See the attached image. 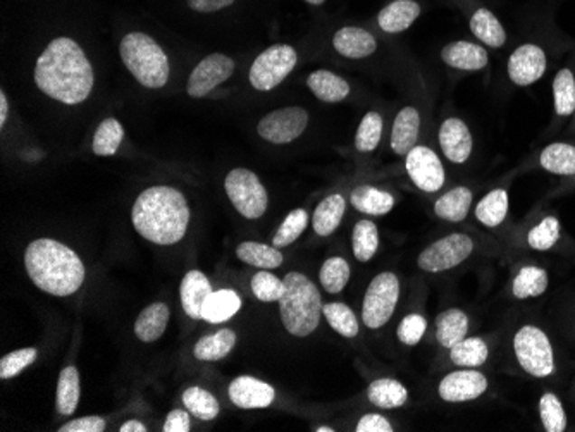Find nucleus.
Masks as SVG:
<instances>
[{"label":"nucleus","mask_w":575,"mask_h":432,"mask_svg":"<svg viewBox=\"0 0 575 432\" xmlns=\"http://www.w3.org/2000/svg\"><path fill=\"white\" fill-rule=\"evenodd\" d=\"M234 72V61L224 54L203 57L188 78L186 91L193 99H202L222 85Z\"/></svg>","instance_id":"obj_13"},{"label":"nucleus","mask_w":575,"mask_h":432,"mask_svg":"<svg viewBox=\"0 0 575 432\" xmlns=\"http://www.w3.org/2000/svg\"><path fill=\"white\" fill-rule=\"evenodd\" d=\"M234 0H188V5L197 13H216L228 5H231Z\"/></svg>","instance_id":"obj_55"},{"label":"nucleus","mask_w":575,"mask_h":432,"mask_svg":"<svg viewBox=\"0 0 575 432\" xmlns=\"http://www.w3.org/2000/svg\"><path fill=\"white\" fill-rule=\"evenodd\" d=\"M192 429V420H190V412L188 410H173L167 415L162 431L164 432H190Z\"/></svg>","instance_id":"obj_53"},{"label":"nucleus","mask_w":575,"mask_h":432,"mask_svg":"<svg viewBox=\"0 0 575 432\" xmlns=\"http://www.w3.org/2000/svg\"><path fill=\"white\" fill-rule=\"evenodd\" d=\"M234 209L245 219H260L268 211L269 197L259 176L245 167H236L224 181Z\"/></svg>","instance_id":"obj_6"},{"label":"nucleus","mask_w":575,"mask_h":432,"mask_svg":"<svg viewBox=\"0 0 575 432\" xmlns=\"http://www.w3.org/2000/svg\"><path fill=\"white\" fill-rule=\"evenodd\" d=\"M467 331L468 317L458 308L445 310L436 319V340L445 348L462 342L467 336Z\"/></svg>","instance_id":"obj_28"},{"label":"nucleus","mask_w":575,"mask_h":432,"mask_svg":"<svg viewBox=\"0 0 575 432\" xmlns=\"http://www.w3.org/2000/svg\"><path fill=\"white\" fill-rule=\"evenodd\" d=\"M508 214V193L504 190H493L476 207V217L485 228H496Z\"/></svg>","instance_id":"obj_37"},{"label":"nucleus","mask_w":575,"mask_h":432,"mask_svg":"<svg viewBox=\"0 0 575 432\" xmlns=\"http://www.w3.org/2000/svg\"><path fill=\"white\" fill-rule=\"evenodd\" d=\"M470 32L493 49H500L506 42V33L502 23L487 9H477L474 13V16L470 18Z\"/></svg>","instance_id":"obj_34"},{"label":"nucleus","mask_w":575,"mask_h":432,"mask_svg":"<svg viewBox=\"0 0 575 432\" xmlns=\"http://www.w3.org/2000/svg\"><path fill=\"white\" fill-rule=\"evenodd\" d=\"M367 398L372 405H376L379 409L391 410V409H400L407 403L409 391L396 379H378L369 386Z\"/></svg>","instance_id":"obj_30"},{"label":"nucleus","mask_w":575,"mask_h":432,"mask_svg":"<svg viewBox=\"0 0 575 432\" xmlns=\"http://www.w3.org/2000/svg\"><path fill=\"white\" fill-rule=\"evenodd\" d=\"M558 238H560V222L555 217H546L536 228L531 230L527 241L534 250L542 252V250H550L557 243Z\"/></svg>","instance_id":"obj_50"},{"label":"nucleus","mask_w":575,"mask_h":432,"mask_svg":"<svg viewBox=\"0 0 575 432\" xmlns=\"http://www.w3.org/2000/svg\"><path fill=\"white\" fill-rule=\"evenodd\" d=\"M236 257L243 262L259 269H276L283 264V253L276 247H269L257 241H243L236 247Z\"/></svg>","instance_id":"obj_33"},{"label":"nucleus","mask_w":575,"mask_h":432,"mask_svg":"<svg viewBox=\"0 0 575 432\" xmlns=\"http://www.w3.org/2000/svg\"><path fill=\"white\" fill-rule=\"evenodd\" d=\"M489 350L481 338H464L449 348V361L458 367H479L487 361Z\"/></svg>","instance_id":"obj_38"},{"label":"nucleus","mask_w":575,"mask_h":432,"mask_svg":"<svg viewBox=\"0 0 575 432\" xmlns=\"http://www.w3.org/2000/svg\"><path fill=\"white\" fill-rule=\"evenodd\" d=\"M400 298V281L393 272L378 274L365 291L362 321L369 329H379L391 319Z\"/></svg>","instance_id":"obj_8"},{"label":"nucleus","mask_w":575,"mask_h":432,"mask_svg":"<svg viewBox=\"0 0 575 432\" xmlns=\"http://www.w3.org/2000/svg\"><path fill=\"white\" fill-rule=\"evenodd\" d=\"M24 266L36 288L54 296H70L85 283L81 258L51 238H40L28 245Z\"/></svg>","instance_id":"obj_3"},{"label":"nucleus","mask_w":575,"mask_h":432,"mask_svg":"<svg viewBox=\"0 0 575 432\" xmlns=\"http://www.w3.org/2000/svg\"><path fill=\"white\" fill-rule=\"evenodd\" d=\"M38 357L36 348H21L2 357L0 361V379L16 378L26 367H30Z\"/></svg>","instance_id":"obj_49"},{"label":"nucleus","mask_w":575,"mask_h":432,"mask_svg":"<svg viewBox=\"0 0 575 432\" xmlns=\"http://www.w3.org/2000/svg\"><path fill=\"white\" fill-rule=\"evenodd\" d=\"M357 432H393L391 424L379 414L363 415L357 424Z\"/></svg>","instance_id":"obj_54"},{"label":"nucleus","mask_w":575,"mask_h":432,"mask_svg":"<svg viewBox=\"0 0 575 432\" xmlns=\"http://www.w3.org/2000/svg\"><path fill=\"white\" fill-rule=\"evenodd\" d=\"M344 209H346V202L343 199V195H329L317 205L314 217H312V226L314 231L319 236H329L338 230V226L342 224L343 216H344Z\"/></svg>","instance_id":"obj_29"},{"label":"nucleus","mask_w":575,"mask_h":432,"mask_svg":"<svg viewBox=\"0 0 575 432\" xmlns=\"http://www.w3.org/2000/svg\"><path fill=\"white\" fill-rule=\"evenodd\" d=\"M298 61L297 51L289 45H272L253 61L250 83L259 91H269L281 85Z\"/></svg>","instance_id":"obj_9"},{"label":"nucleus","mask_w":575,"mask_h":432,"mask_svg":"<svg viewBox=\"0 0 575 432\" xmlns=\"http://www.w3.org/2000/svg\"><path fill=\"white\" fill-rule=\"evenodd\" d=\"M319 279H321V285L327 293H331V295L342 293L350 281L348 262L342 257L327 258L321 268V272H319Z\"/></svg>","instance_id":"obj_43"},{"label":"nucleus","mask_w":575,"mask_h":432,"mask_svg":"<svg viewBox=\"0 0 575 432\" xmlns=\"http://www.w3.org/2000/svg\"><path fill=\"white\" fill-rule=\"evenodd\" d=\"M382 135V117L378 112H367L355 135V146L359 152H372L378 148Z\"/></svg>","instance_id":"obj_46"},{"label":"nucleus","mask_w":575,"mask_h":432,"mask_svg":"<svg viewBox=\"0 0 575 432\" xmlns=\"http://www.w3.org/2000/svg\"><path fill=\"white\" fill-rule=\"evenodd\" d=\"M405 167L415 186L426 193H436L445 184V167L429 146L415 145L407 154Z\"/></svg>","instance_id":"obj_12"},{"label":"nucleus","mask_w":575,"mask_h":432,"mask_svg":"<svg viewBox=\"0 0 575 432\" xmlns=\"http://www.w3.org/2000/svg\"><path fill=\"white\" fill-rule=\"evenodd\" d=\"M241 308V298L233 289L212 291L202 308V319L209 324L230 321Z\"/></svg>","instance_id":"obj_23"},{"label":"nucleus","mask_w":575,"mask_h":432,"mask_svg":"<svg viewBox=\"0 0 575 432\" xmlns=\"http://www.w3.org/2000/svg\"><path fill=\"white\" fill-rule=\"evenodd\" d=\"M81 388H80V372L74 365L64 367L59 374L57 382V397L55 409L61 415H72L80 403Z\"/></svg>","instance_id":"obj_31"},{"label":"nucleus","mask_w":575,"mask_h":432,"mask_svg":"<svg viewBox=\"0 0 575 432\" xmlns=\"http://www.w3.org/2000/svg\"><path fill=\"white\" fill-rule=\"evenodd\" d=\"M190 207L184 195L171 186H152L140 193L131 209L135 230L150 243L176 245L190 224Z\"/></svg>","instance_id":"obj_2"},{"label":"nucleus","mask_w":575,"mask_h":432,"mask_svg":"<svg viewBox=\"0 0 575 432\" xmlns=\"http://www.w3.org/2000/svg\"><path fill=\"white\" fill-rule=\"evenodd\" d=\"M350 202L359 212L369 214V216H384L391 212V209L395 207L393 195L369 184L355 188L352 192Z\"/></svg>","instance_id":"obj_26"},{"label":"nucleus","mask_w":575,"mask_h":432,"mask_svg":"<svg viewBox=\"0 0 575 432\" xmlns=\"http://www.w3.org/2000/svg\"><path fill=\"white\" fill-rule=\"evenodd\" d=\"M306 87L310 91L323 102L327 104H336L342 102L348 93H350V85L348 81L335 74V72L327 71V70H319L314 71L306 78Z\"/></svg>","instance_id":"obj_24"},{"label":"nucleus","mask_w":575,"mask_h":432,"mask_svg":"<svg viewBox=\"0 0 575 432\" xmlns=\"http://www.w3.org/2000/svg\"><path fill=\"white\" fill-rule=\"evenodd\" d=\"M335 429H331V427H319V429H316V432H333Z\"/></svg>","instance_id":"obj_59"},{"label":"nucleus","mask_w":575,"mask_h":432,"mask_svg":"<svg viewBox=\"0 0 575 432\" xmlns=\"http://www.w3.org/2000/svg\"><path fill=\"white\" fill-rule=\"evenodd\" d=\"M252 291L255 298L260 302H279L285 293V281L272 272L262 270L252 277Z\"/></svg>","instance_id":"obj_47"},{"label":"nucleus","mask_w":575,"mask_h":432,"mask_svg":"<svg viewBox=\"0 0 575 432\" xmlns=\"http://www.w3.org/2000/svg\"><path fill=\"white\" fill-rule=\"evenodd\" d=\"M119 54L137 81L146 89H162L169 80V59L161 45L140 32L127 33L119 45Z\"/></svg>","instance_id":"obj_5"},{"label":"nucleus","mask_w":575,"mask_h":432,"mask_svg":"<svg viewBox=\"0 0 575 432\" xmlns=\"http://www.w3.org/2000/svg\"><path fill=\"white\" fill-rule=\"evenodd\" d=\"M306 2L312 4V5H321V4H324V0H306Z\"/></svg>","instance_id":"obj_58"},{"label":"nucleus","mask_w":575,"mask_h":432,"mask_svg":"<svg viewBox=\"0 0 575 432\" xmlns=\"http://www.w3.org/2000/svg\"><path fill=\"white\" fill-rule=\"evenodd\" d=\"M169 315L171 312L165 304L157 302L146 306L135 323L137 338L144 343L157 342L165 333V327L169 324Z\"/></svg>","instance_id":"obj_25"},{"label":"nucleus","mask_w":575,"mask_h":432,"mask_svg":"<svg viewBox=\"0 0 575 432\" xmlns=\"http://www.w3.org/2000/svg\"><path fill=\"white\" fill-rule=\"evenodd\" d=\"M123 138H125L123 125L114 117L104 119L100 123V127H97L95 136H93V144H91L93 154L99 157L114 155L123 144Z\"/></svg>","instance_id":"obj_36"},{"label":"nucleus","mask_w":575,"mask_h":432,"mask_svg":"<svg viewBox=\"0 0 575 432\" xmlns=\"http://www.w3.org/2000/svg\"><path fill=\"white\" fill-rule=\"evenodd\" d=\"M230 399L238 409L253 410V409H268L272 405L276 391L274 388L252 376H240L234 379L228 390Z\"/></svg>","instance_id":"obj_16"},{"label":"nucleus","mask_w":575,"mask_h":432,"mask_svg":"<svg viewBox=\"0 0 575 432\" xmlns=\"http://www.w3.org/2000/svg\"><path fill=\"white\" fill-rule=\"evenodd\" d=\"M285 281V293L279 300L281 323L289 334L306 338L321 323L323 300L316 285L300 272H289Z\"/></svg>","instance_id":"obj_4"},{"label":"nucleus","mask_w":575,"mask_h":432,"mask_svg":"<svg viewBox=\"0 0 575 432\" xmlns=\"http://www.w3.org/2000/svg\"><path fill=\"white\" fill-rule=\"evenodd\" d=\"M148 429L145 427L142 422H138V420H127L125 422L123 426H121V429L119 432H146Z\"/></svg>","instance_id":"obj_57"},{"label":"nucleus","mask_w":575,"mask_h":432,"mask_svg":"<svg viewBox=\"0 0 575 432\" xmlns=\"http://www.w3.org/2000/svg\"><path fill=\"white\" fill-rule=\"evenodd\" d=\"M548 288V272L540 268H522L514 281V295L517 298H533L540 296Z\"/></svg>","instance_id":"obj_42"},{"label":"nucleus","mask_w":575,"mask_h":432,"mask_svg":"<svg viewBox=\"0 0 575 432\" xmlns=\"http://www.w3.org/2000/svg\"><path fill=\"white\" fill-rule=\"evenodd\" d=\"M540 414L546 431L563 432L567 429V415L561 401L553 393H546L541 398Z\"/></svg>","instance_id":"obj_48"},{"label":"nucleus","mask_w":575,"mask_h":432,"mask_svg":"<svg viewBox=\"0 0 575 432\" xmlns=\"http://www.w3.org/2000/svg\"><path fill=\"white\" fill-rule=\"evenodd\" d=\"M106 431V420L102 417H83L64 424L59 432H102Z\"/></svg>","instance_id":"obj_52"},{"label":"nucleus","mask_w":575,"mask_h":432,"mask_svg":"<svg viewBox=\"0 0 575 432\" xmlns=\"http://www.w3.org/2000/svg\"><path fill=\"white\" fill-rule=\"evenodd\" d=\"M546 66L548 61L544 51L534 43H527L510 55L508 76L515 85L529 87L542 78Z\"/></svg>","instance_id":"obj_14"},{"label":"nucleus","mask_w":575,"mask_h":432,"mask_svg":"<svg viewBox=\"0 0 575 432\" xmlns=\"http://www.w3.org/2000/svg\"><path fill=\"white\" fill-rule=\"evenodd\" d=\"M514 350L522 369L534 378H548L555 371L553 348L548 336L534 325H523L514 338Z\"/></svg>","instance_id":"obj_7"},{"label":"nucleus","mask_w":575,"mask_h":432,"mask_svg":"<svg viewBox=\"0 0 575 432\" xmlns=\"http://www.w3.org/2000/svg\"><path fill=\"white\" fill-rule=\"evenodd\" d=\"M214 289L211 286V281L207 276L200 270H190L184 274L181 281L180 296L181 305L188 317L202 319V308L207 300V296Z\"/></svg>","instance_id":"obj_18"},{"label":"nucleus","mask_w":575,"mask_h":432,"mask_svg":"<svg viewBox=\"0 0 575 432\" xmlns=\"http://www.w3.org/2000/svg\"><path fill=\"white\" fill-rule=\"evenodd\" d=\"M470 205H472V192L466 186H457L436 200L434 212L439 219H445L449 222H460L467 217Z\"/></svg>","instance_id":"obj_32"},{"label":"nucleus","mask_w":575,"mask_h":432,"mask_svg":"<svg viewBox=\"0 0 575 432\" xmlns=\"http://www.w3.org/2000/svg\"><path fill=\"white\" fill-rule=\"evenodd\" d=\"M95 74L85 51L71 38L52 40L36 59L35 85L57 102L76 106L89 99Z\"/></svg>","instance_id":"obj_1"},{"label":"nucleus","mask_w":575,"mask_h":432,"mask_svg":"<svg viewBox=\"0 0 575 432\" xmlns=\"http://www.w3.org/2000/svg\"><path fill=\"white\" fill-rule=\"evenodd\" d=\"M333 45L338 54L348 59H363L374 54L378 49V42L367 30L344 26L333 36Z\"/></svg>","instance_id":"obj_19"},{"label":"nucleus","mask_w":575,"mask_h":432,"mask_svg":"<svg viewBox=\"0 0 575 432\" xmlns=\"http://www.w3.org/2000/svg\"><path fill=\"white\" fill-rule=\"evenodd\" d=\"M7 116H9V102H7L5 93L2 91V93H0V127H5Z\"/></svg>","instance_id":"obj_56"},{"label":"nucleus","mask_w":575,"mask_h":432,"mask_svg":"<svg viewBox=\"0 0 575 432\" xmlns=\"http://www.w3.org/2000/svg\"><path fill=\"white\" fill-rule=\"evenodd\" d=\"M553 97L558 116L575 112V78L570 70H560L553 80Z\"/></svg>","instance_id":"obj_44"},{"label":"nucleus","mask_w":575,"mask_h":432,"mask_svg":"<svg viewBox=\"0 0 575 432\" xmlns=\"http://www.w3.org/2000/svg\"><path fill=\"white\" fill-rule=\"evenodd\" d=\"M306 224H308V214L304 209H295L288 214L287 219L281 222L279 230L272 238V245L276 249H285L288 245H291L293 241H297L300 238V234L306 231Z\"/></svg>","instance_id":"obj_45"},{"label":"nucleus","mask_w":575,"mask_h":432,"mask_svg":"<svg viewBox=\"0 0 575 432\" xmlns=\"http://www.w3.org/2000/svg\"><path fill=\"white\" fill-rule=\"evenodd\" d=\"M183 403L186 410L200 420H214L221 410L216 397L200 386L188 388L183 393Z\"/></svg>","instance_id":"obj_39"},{"label":"nucleus","mask_w":575,"mask_h":432,"mask_svg":"<svg viewBox=\"0 0 575 432\" xmlns=\"http://www.w3.org/2000/svg\"><path fill=\"white\" fill-rule=\"evenodd\" d=\"M324 319L343 338H355L359 334V319L353 310L344 304H327L323 305Z\"/></svg>","instance_id":"obj_41"},{"label":"nucleus","mask_w":575,"mask_h":432,"mask_svg":"<svg viewBox=\"0 0 575 432\" xmlns=\"http://www.w3.org/2000/svg\"><path fill=\"white\" fill-rule=\"evenodd\" d=\"M308 125V112L302 108H285L272 110L259 121V135L274 145L291 144Z\"/></svg>","instance_id":"obj_11"},{"label":"nucleus","mask_w":575,"mask_h":432,"mask_svg":"<svg viewBox=\"0 0 575 432\" xmlns=\"http://www.w3.org/2000/svg\"><path fill=\"white\" fill-rule=\"evenodd\" d=\"M352 245H353L355 258L359 262H369L378 252V226L371 221H359L353 228Z\"/></svg>","instance_id":"obj_40"},{"label":"nucleus","mask_w":575,"mask_h":432,"mask_svg":"<svg viewBox=\"0 0 575 432\" xmlns=\"http://www.w3.org/2000/svg\"><path fill=\"white\" fill-rule=\"evenodd\" d=\"M540 161L542 169L553 174L572 176L575 174V146L567 144L548 145L541 152Z\"/></svg>","instance_id":"obj_35"},{"label":"nucleus","mask_w":575,"mask_h":432,"mask_svg":"<svg viewBox=\"0 0 575 432\" xmlns=\"http://www.w3.org/2000/svg\"><path fill=\"white\" fill-rule=\"evenodd\" d=\"M236 344V333L231 329H221L198 340L193 355L200 362L222 361L231 353Z\"/></svg>","instance_id":"obj_27"},{"label":"nucleus","mask_w":575,"mask_h":432,"mask_svg":"<svg viewBox=\"0 0 575 432\" xmlns=\"http://www.w3.org/2000/svg\"><path fill=\"white\" fill-rule=\"evenodd\" d=\"M420 116L415 108H401L391 127V148L396 155H407L419 138Z\"/></svg>","instance_id":"obj_22"},{"label":"nucleus","mask_w":575,"mask_h":432,"mask_svg":"<svg viewBox=\"0 0 575 432\" xmlns=\"http://www.w3.org/2000/svg\"><path fill=\"white\" fill-rule=\"evenodd\" d=\"M426 329H428L426 319L419 314H410L401 321V324L398 325L396 333H398L400 342L407 346H414L422 340Z\"/></svg>","instance_id":"obj_51"},{"label":"nucleus","mask_w":575,"mask_h":432,"mask_svg":"<svg viewBox=\"0 0 575 432\" xmlns=\"http://www.w3.org/2000/svg\"><path fill=\"white\" fill-rule=\"evenodd\" d=\"M439 145L443 154L451 163H467L472 154L470 129L462 119L449 117L439 129Z\"/></svg>","instance_id":"obj_17"},{"label":"nucleus","mask_w":575,"mask_h":432,"mask_svg":"<svg viewBox=\"0 0 575 432\" xmlns=\"http://www.w3.org/2000/svg\"><path fill=\"white\" fill-rule=\"evenodd\" d=\"M419 16L420 5L415 0H395L379 13L378 24L386 33H401L409 30Z\"/></svg>","instance_id":"obj_21"},{"label":"nucleus","mask_w":575,"mask_h":432,"mask_svg":"<svg viewBox=\"0 0 575 432\" xmlns=\"http://www.w3.org/2000/svg\"><path fill=\"white\" fill-rule=\"evenodd\" d=\"M474 250V241L467 234L455 233L445 236L429 245L419 255V268L426 272H443L460 266Z\"/></svg>","instance_id":"obj_10"},{"label":"nucleus","mask_w":575,"mask_h":432,"mask_svg":"<svg viewBox=\"0 0 575 432\" xmlns=\"http://www.w3.org/2000/svg\"><path fill=\"white\" fill-rule=\"evenodd\" d=\"M487 379L477 371L451 372L439 384V397L448 403H464L485 395Z\"/></svg>","instance_id":"obj_15"},{"label":"nucleus","mask_w":575,"mask_h":432,"mask_svg":"<svg viewBox=\"0 0 575 432\" xmlns=\"http://www.w3.org/2000/svg\"><path fill=\"white\" fill-rule=\"evenodd\" d=\"M441 59L449 68L462 71H481L489 62L485 47L472 42H453L441 51Z\"/></svg>","instance_id":"obj_20"}]
</instances>
